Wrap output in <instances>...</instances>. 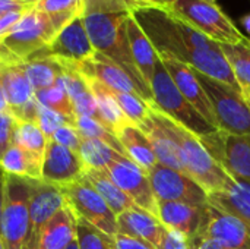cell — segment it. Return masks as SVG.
Segmentation results:
<instances>
[{"mask_svg":"<svg viewBox=\"0 0 250 249\" xmlns=\"http://www.w3.org/2000/svg\"><path fill=\"white\" fill-rule=\"evenodd\" d=\"M155 51L190 66L212 79L240 91L221 45L173 15L168 9H136L130 12Z\"/></svg>","mask_w":250,"mask_h":249,"instance_id":"cell-1","label":"cell"},{"mask_svg":"<svg viewBox=\"0 0 250 249\" xmlns=\"http://www.w3.org/2000/svg\"><path fill=\"white\" fill-rule=\"evenodd\" d=\"M130 12L119 13H83V22L89 40L97 53L104 54L116 65H119L138 85L142 98L152 106V92L148 84L139 73L127 38L126 21Z\"/></svg>","mask_w":250,"mask_h":249,"instance_id":"cell-2","label":"cell"},{"mask_svg":"<svg viewBox=\"0 0 250 249\" xmlns=\"http://www.w3.org/2000/svg\"><path fill=\"white\" fill-rule=\"evenodd\" d=\"M151 113L174 138L180 150L188 176H190L198 185H201L208 192V195L229 192L234 188L236 181L208 153V150L195 134L166 116L154 106H151Z\"/></svg>","mask_w":250,"mask_h":249,"instance_id":"cell-3","label":"cell"},{"mask_svg":"<svg viewBox=\"0 0 250 249\" xmlns=\"http://www.w3.org/2000/svg\"><path fill=\"white\" fill-rule=\"evenodd\" d=\"M168 10L218 44L250 45L249 37L236 26L217 3L204 0H176Z\"/></svg>","mask_w":250,"mask_h":249,"instance_id":"cell-4","label":"cell"},{"mask_svg":"<svg viewBox=\"0 0 250 249\" xmlns=\"http://www.w3.org/2000/svg\"><path fill=\"white\" fill-rule=\"evenodd\" d=\"M149 88L154 100L152 106L179 125H182L183 128H186L188 131H190L192 134H195L198 138H202L217 131L183 97V94L179 91L171 76L168 75L167 69L164 68L161 59H158L155 65Z\"/></svg>","mask_w":250,"mask_h":249,"instance_id":"cell-5","label":"cell"},{"mask_svg":"<svg viewBox=\"0 0 250 249\" xmlns=\"http://www.w3.org/2000/svg\"><path fill=\"white\" fill-rule=\"evenodd\" d=\"M32 179L6 176L0 239L4 249H25L29 232V198Z\"/></svg>","mask_w":250,"mask_h":249,"instance_id":"cell-6","label":"cell"},{"mask_svg":"<svg viewBox=\"0 0 250 249\" xmlns=\"http://www.w3.org/2000/svg\"><path fill=\"white\" fill-rule=\"evenodd\" d=\"M217 119L218 131L233 135H250V106L240 91L195 70Z\"/></svg>","mask_w":250,"mask_h":249,"instance_id":"cell-7","label":"cell"},{"mask_svg":"<svg viewBox=\"0 0 250 249\" xmlns=\"http://www.w3.org/2000/svg\"><path fill=\"white\" fill-rule=\"evenodd\" d=\"M56 34L57 29L51 18L45 12L32 7L0 41L23 62L45 48Z\"/></svg>","mask_w":250,"mask_h":249,"instance_id":"cell-8","label":"cell"},{"mask_svg":"<svg viewBox=\"0 0 250 249\" xmlns=\"http://www.w3.org/2000/svg\"><path fill=\"white\" fill-rule=\"evenodd\" d=\"M62 192L66 198V204L73 211L76 219L88 222L111 238L119 233L117 216L85 178L63 186Z\"/></svg>","mask_w":250,"mask_h":249,"instance_id":"cell-9","label":"cell"},{"mask_svg":"<svg viewBox=\"0 0 250 249\" xmlns=\"http://www.w3.org/2000/svg\"><path fill=\"white\" fill-rule=\"evenodd\" d=\"M199 139L234 181L250 185V135L215 131Z\"/></svg>","mask_w":250,"mask_h":249,"instance_id":"cell-10","label":"cell"},{"mask_svg":"<svg viewBox=\"0 0 250 249\" xmlns=\"http://www.w3.org/2000/svg\"><path fill=\"white\" fill-rule=\"evenodd\" d=\"M148 178L157 201L186 203L193 205H207L209 203L208 192L182 172L157 164L148 172Z\"/></svg>","mask_w":250,"mask_h":249,"instance_id":"cell-11","label":"cell"},{"mask_svg":"<svg viewBox=\"0 0 250 249\" xmlns=\"http://www.w3.org/2000/svg\"><path fill=\"white\" fill-rule=\"evenodd\" d=\"M113 182L142 210L157 216L158 201L152 192L148 173L135 164L129 157L119 156L107 169Z\"/></svg>","mask_w":250,"mask_h":249,"instance_id":"cell-12","label":"cell"},{"mask_svg":"<svg viewBox=\"0 0 250 249\" xmlns=\"http://www.w3.org/2000/svg\"><path fill=\"white\" fill-rule=\"evenodd\" d=\"M95 53L97 51L85 28L83 15H79L67 25H64L45 48L35 53L34 56H48L57 60L79 65L92 59Z\"/></svg>","mask_w":250,"mask_h":249,"instance_id":"cell-13","label":"cell"},{"mask_svg":"<svg viewBox=\"0 0 250 249\" xmlns=\"http://www.w3.org/2000/svg\"><path fill=\"white\" fill-rule=\"evenodd\" d=\"M66 205V198L60 186L32 179L29 198V232L25 249H37L42 227L47 222Z\"/></svg>","mask_w":250,"mask_h":249,"instance_id":"cell-14","label":"cell"},{"mask_svg":"<svg viewBox=\"0 0 250 249\" xmlns=\"http://www.w3.org/2000/svg\"><path fill=\"white\" fill-rule=\"evenodd\" d=\"M86 167L76 151L53 141L48 142L41 167V179L44 182L63 188L82 179Z\"/></svg>","mask_w":250,"mask_h":249,"instance_id":"cell-15","label":"cell"},{"mask_svg":"<svg viewBox=\"0 0 250 249\" xmlns=\"http://www.w3.org/2000/svg\"><path fill=\"white\" fill-rule=\"evenodd\" d=\"M160 59H161L164 68L167 69L168 75L171 76L173 82L176 84L179 91L183 94V97L195 107V110L209 125H212L218 131L217 119H215V113H214L212 104H211V101H209L204 87L201 85L199 79L196 78L195 70L190 66H188V65L182 63V62H177L174 59L161 57V56H160Z\"/></svg>","mask_w":250,"mask_h":249,"instance_id":"cell-16","label":"cell"},{"mask_svg":"<svg viewBox=\"0 0 250 249\" xmlns=\"http://www.w3.org/2000/svg\"><path fill=\"white\" fill-rule=\"evenodd\" d=\"M201 236L217 239L229 249H250V223L209 204Z\"/></svg>","mask_w":250,"mask_h":249,"instance_id":"cell-17","label":"cell"},{"mask_svg":"<svg viewBox=\"0 0 250 249\" xmlns=\"http://www.w3.org/2000/svg\"><path fill=\"white\" fill-rule=\"evenodd\" d=\"M208 205H193L186 203H168L158 201V220L164 227L185 233L189 238H195L202 233L207 217Z\"/></svg>","mask_w":250,"mask_h":249,"instance_id":"cell-18","label":"cell"},{"mask_svg":"<svg viewBox=\"0 0 250 249\" xmlns=\"http://www.w3.org/2000/svg\"><path fill=\"white\" fill-rule=\"evenodd\" d=\"M75 66L85 76L100 81L101 84H104L105 87H108L113 91L130 92V94H138L139 97H142L135 81L119 65H116L113 60H110L108 57H105L101 53H95L92 59H89L83 63L75 65Z\"/></svg>","mask_w":250,"mask_h":249,"instance_id":"cell-19","label":"cell"},{"mask_svg":"<svg viewBox=\"0 0 250 249\" xmlns=\"http://www.w3.org/2000/svg\"><path fill=\"white\" fill-rule=\"evenodd\" d=\"M163 230L164 226L158 217L139 207H133L117 216V232L120 235L141 239L155 249H158Z\"/></svg>","mask_w":250,"mask_h":249,"instance_id":"cell-20","label":"cell"},{"mask_svg":"<svg viewBox=\"0 0 250 249\" xmlns=\"http://www.w3.org/2000/svg\"><path fill=\"white\" fill-rule=\"evenodd\" d=\"M139 128L148 136L151 147L154 150V154L158 160V164H163L166 167H170V169H174L177 172L188 175L185 164H183V160H182V156H180V150H179L174 138L157 120V117L151 113V109H149L148 119Z\"/></svg>","mask_w":250,"mask_h":249,"instance_id":"cell-21","label":"cell"},{"mask_svg":"<svg viewBox=\"0 0 250 249\" xmlns=\"http://www.w3.org/2000/svg\"><path fill=\"white\" fill-rule=\"evenodd\" d=\"M59 62L63 66V73L60 79L70 97L76 116H86L100 122L95 97L92 94V90L85 75L81 73L73 63L63 62V60H59Z\"/></svg>","mask_w":250,"mask_h":249,"instance_id":"cell-22","label":"cell"},{"mask_svg":"<svg viewBox=\"0 0 250 249\" xmlns=\"http://www.w3.org/2000/svg\"><path fill=\"white\" fill-rule=\"evenodd\" d=\"M0 84L9 112L16 119L22 109L35 97V91L22 68V63L0 66Z\"/></svg>","mask_w":250,"mask_h":249,"instance_id":"cell-23","label":"cell"},{"mask_svg":"<svg viewBox=\"0 0 250 249\" xmlns=\"http://www.w3.org/2000/svg\"><path fill=\"white\" fill-rule=\"evenodd\" d=\"M76 241V216L66 204L42 227L37 249H67Z\"/></svg>","mask_w":250,"mask_h":249,"instance_id":"cell-24","label":"cell"},{"mask_svg":"<svg viewBox=\"0 0 250 249\" xmlns=\"http://www.w3.org/2000/svg\"><path fill=\"white\" fill-rule=\"evenodd\" d=\"M126 29H127L129 45H130V51H132L135 65H136L139 73L142 75L144 81L149 87L154 70H155V65L160 59L158 53L155 51L148 35L144 32V29L141 28V25L138 23V21L135 19V16L132 13H129V16H127Z\"/></svg>","mask_w":250,"mask_h":249,"instance_id":"cell-25","label":"cell"},{"mask_svg":"<svg viewBox=\"0 0 250 249\" xmlns=\"http://www.w3.org/2000/svg\"><path fill=\"white\" fill-rule=\"evenodd\" d=\"M117 138L125 150L126 157H129L135 164H138L144 172L148 173L158 164L151 142L139 126L133 123L125 126L117 134Z\"/></svg>","mask_w":250,"mask_h":249,"instance_id":"cell-26","label":"cell"},{"mask_svg":"<svg viewBox=\"0 0 250 249\" xmlns=\"http://www.w3.org/2000/svg\"><path fill=\"white\" fill-rule=\"evenodd\" d=\"M85 78L88 79V84L95 97L100 122L117 136V134L125 126L130 125L132 122L122 112L119 103L116 101V98L113 95V91L108 87H105L104 84H101L100 81H97L94 78H89V76H85Z\"/></svg>","mask_w":250,"mask_h":249,"instance_id":"cell-27","label":"cell"},{"mask_svg":"<svg viewBox=\"0 0 250 249\" xmlns=\"http://www.w3.org/2000/svg\"><path fill=\"white\" fill-rule=\"evenodd\" d=\"M83 178L94 186V189L103 197V200L107 203V205L111 208V211L116 216H120L126 210H130L133 207H138L108 176L105 170H94L86 169Z\"/></svg>","mask_w":250,"mask_h":249,"instance_id":"cell-28","label":"cell"},{"mask_svg":"<svg viewBox=\"0 0 250 249\" xmlns=\"http://www.w3.org/2000/svg\"><path fill=\"white\" fill-rule=\"evenodd\" d=\"M22 68L34 88V91L53 87L63 73L62 63L48 56H32L22 62Z\"/></svg>","mask_w":250,"mask_h":249,"instance_id":"cell-29","label":"cell"},{"mask_svg":"<svg viewBox=\"0 0 250 249\" xmlns=\"http://www.w3.org/2000/svg\"><path fill=\"white\" fill-rule=\"evenodd\" d=\"M0 167L6 175L26 179H41L42 160L13 144L0 160Z\"/></svg>","mask_w":250,"mask_h":249,"instance_id":"cell-30","label":"cell"},{"mask_svg":"<svg viewBox=\"0 0 250 249\" xmlns=\"http://www.w3.org/2000/svg\"><path fill=\"white\" fill-rule=\"evenodd\" d=\"M208 201L215 208L237 216L250 223V185L236 181V185L231 191L209 194Z\"/></svg>","mask_w":250,"mask_h":249,"instance_id":"cell-31","label":"cell"},{"mask_svg":"<svg viewBox=\"0 0 250 249\" xmlns=\"http://www.w3.org/2000/svg\"><path fill=\"white\" fill-rule=\"evenodd\" d=\"M230 68L240 87V92L248 101L250 98V45L220 44Z\"/></svg>","mask_w":250,"mask_h":249,"instance_id":"cell-32","label":"cell"},{"mask_svg":"<svg viewBox=\"0 0 250 249\" xmlns=\"http://www.w3.org/2000/svg\"><path fill=\"white\" fill-rule=\"evenodd\" d=\"M78 154L81 156L86 169L105 170V172H107L108 166L119 156H122L120 153H117L114 148L104 144L103 141L91 139V138H82Z\"/></svg>","mask_w":250,"mask_h":249,"instance_id":"cell-33","label":"cell"},{"mask_svg":"<svg viewBox=\"0 0 250 249\" xmlns=\"http://www.w3.org/2000/svg\"><path fill=\"white\" fill-rule=\"evenodd\" d=\"M48 142H50V139L42 134V131L40 129V126L37 123L16 120L15 131H13V144L15 145H18L22 150L44 160V154H45Z\"/></svg>","mask_w":250,"mask_h":249,"instance_id":"cell-34","label":"cell"},{"mask_svg":"<svg viewBox=\"0 0 250 249\" xmlns=\"http://www.w3.org/2000/svg\"><path fill=\"white\" fill-rule=\"evenodd\" d=\"M83 6L85 0H41L35 7L45 12L51 18L59 32L76 16L83 15Z\"/></svg>","mask_w":250,"mask_h":249,"instance_id":"cell-35","label":"cell"},{"mask_svg":"<svg viewBox=\"0 0 250 249\" xmlns=\"http://www.w3.org/2000/svg\"><path fill=\"white\" fill-rule=\"evenodd\" d=\"M35 98L42 107L57 112V113L66 116L67 119H70L72 122L76 120V113H75L73 104H72L70 97H69L60 78L53 87L35 91Z\"/></svg>","mask_w":250,"mask_h":249,"instance_id":"cell-36","label":"cell"},{"mask_svg":"<svg viewBox=\"0 0 250 249\" xmlns=\"http://www.w3.org/2000/svg\"><path fill=\"white\" fill-rule=\"evenodd\" d=\"M75 128L78 129V132L82 138H91V139L103 141L104 144L110 145L111 148H114L122 156H126L119 138L111 131H108L101 122H98L92 117H86V116H76Z\"/></svg>","mask_w":250,"mask_h":249,"instance_id":"cell-37","label":"cell"},{"mask_svg":"<svg viewBox=\"0 0 250 249\" xmlns=\"http://www.w3.org/2000/svg\"><path fill=\"white\" fill-rule=\"evenodd\" d=\"M76 242L79 249H116L114 238L82 219H76Z\"/></svg>","mask_w":250,"mask_h":249,"instance_id":"cell-38","label":"cell"},{"mask_svg":"<svg viewBox=\"0 0 250 249\" xmlns=\"http://www.w3.org/2000/svg\"><path fill=\"white\" fill-rule=\"evenodd\" d=\"M113 91V90H111ZM113 95L116 101L119 103L122 112L126 114V117L136 126H142V123L148 119L149 116V109L151 106L138 94H130V92H119L113 91Z\"/></svg>","mask_w":250,"mask_h":249,"instance_id":"cell-39","label":"cell"},{"mask_svg":"<svg viewBox=\"0 0 250 249\" xmlns=\"http://www.w3.org/2000/svg\"><path fill=\"white\" fill-rule=\"evenodd\" d=\"M37 125L40 126V129L42 131V134L50 139L51 135L63 125H75V122H72L70 119H67L66 116L53 112L50 109H45L40 104V112H38V120Z\"/></svg>","mask_w":250,"mask_h":249,"instance_id":"cell-40","label":"cell"},{"mask_svg":"<svg viewBox=\"0 0 250 249\" xmlns=\"http://www.w3.org/2000/svg\"><path fill=\"white\" fill-rule=\"evenodd\" d=\"M50 141L62 145V147H66L72 151H79V147H81V141H82V136L79 135L78 129L75 128V125H63L60 126L50 138Z\"/></svg>","mask_w":250,"mask_h":249,"instance_id":"cell-41","label":"cell"},{"mask_svg":"<svg viewBox=\"0 0 250 249\" xmlns=\"http://www.w3.org/2000/svg\"><path fill=\"white\" fill-rule=\"evenodd\" d=\"M15 123L16 119L9 110L0 113V160L3 158L4 153L13 145Z\"/></svg>","mask_w":250,"mask_h":249,"instance_id":"cell-42","label":"cell"},{"mask_svg":"<svg viewBox=\"0 0 250 249\" xmlns=\"http://www.w3.org/2000/svg\"><path fill=\"white\" fill-rule=\"evenodd\" d=\"M158 249H192V242L185 233L164 227Z\"/></svg>","mask_w":250,"mask_h":249,"instance_id":"cell-43","label":"cell"},{"mask_svg":"<svg viewBox=\"0 0 250 249\" xmlns=\"http://www.w3.org/2000/svg\"><path fill=\"white\" fill-rule=\"evenodd\" d=\"M129 12L136 9H170L176 0H125Z\"/></svg>","mask_w":250,"mask_h":249,"instance_id":"cell-44","label":"cell"},{"mask_svg":"<svg viewBox=\"0 0 250 249\" xmlns=\"http://www.w3.org/2000/svg\"><path fill=\"white\" fill-rule=\"evenodd\" d=\"M114 245H116V249H155L152 245L141 239L130 238V236L120 235V233L114 236Z\"/></svg>","mask_w":250,"mask_h":249,"instance_id":"cell-45","label":"cell"},{"mask_svg":"<svg viewBox=\"0 0 250 249\" xmlns=\"http://www.w3.org/2000/svg\"><path fill=\"white\" fill-rule=\"evenodd\" d=\"M190 242H192V249H229L220 241L207 238V236H201V235L190 238Z\"/></svg>","mask_w":250,"mask_h":249,"instance_id":"cell-46","label":"cell"},{"mask_svg":"<svg viewBox=\"0 0 250 249\" xmlns=\"http://www.w3.org/2000/svg\"><path fill=\"white\" fill-rule=\"evenodd\" d=\"M16 63H22V60L15 56L1 41H0V66H6V65H16Z\"/></svg>","mask_w":250,"mask_h":249,"instance_id":"cell-47","label":"cell"},{"mask_svg":"<svg viewBox=\"0 0 250 249\" xmlns=\"http://www.w3.org/2000/svg\"><path fill=\"white\" fill-rule=\"evenodd\" d=\"M23 7H28V6L21 4L18 0H0V15H4L12 10L23 9Z\"/></svg>","mask_w":250,"mask_h":249,"instance_id":"cell-48","label":"cell"},{"mask_svg":"<svg viewBox=\"0 0 250 249\" xmlns=\"http://www.w3.org/2000/svg\"><path fill=\"white\" fill-rule=\"evenodd\" d=\"M6 173L0 167V222H1V213H3V205H4V192H6Z\"/></svg>","mask_w":250,"mask_h":249,"instance_id":"cell-49","label":"cell"},{"mask_svg":"<svg viewBox=\"0 0 250 249\" xmlns=\"http://www.w3.org/2000/svg\"><path fill=\"white\" fill-rule=\"evenodd\" d=\"M9 107H7V103H6V98H4V94H3V88H1V84H0V113L3 112H7Z\"/></svg>","mask_w":250,"mask_h":249,"instance_id":"cell-50","label":"cell"},{"mask_svg":"<svg viewBox=\"0 0 250 249\" xmlns=\"http://www.w3.org/2000/svg\"><path fill=\"white\" fill-rule=\"evenodd\" d=\"M240 23H242V26L248 31L250 34V13H248V15H245L242 19H240Z\"/></svg>","mask_w":250,"mask_h":249,"instance_id":"cell-51","label":"cell"},{"mask_svg":"<svg viewBox=\"0 0 250 249\" xmlns=\"http://www.w3.org/2000/svg\"><path fill=\"white\" fill-rule=\"evenodd\" d=\"M21 4H23V6H28V7H35L41 0H18Z\"/></svg>","mask_w":250,"mask_h":249,"instance_id":"cell-52","label":"cell"},{"mask_svg":"<svg viewBox=\"0 0 250 249\" xmlns=\"http://www.w3.org/2000/svg\"><path fill=\"white\" fill-rule=\"evenodd\" d=\"M67 249H79L78 248V242L75 241V242H73V244H72V245H70V247H69Z\"/></svg>","mask_w":250,"mask_h":249,"instance_id":"cell-53","label":"cell"},{"mask_svg":"<svg viewBox=\"0 0 250 249\" xmlns=\"http://www.w3.org/2000/svg\"><path fill=\"white\" fill-rule=\"evenodd\" d=\"M204 1H208V3H217V0H204Z\"/></svg>","mask_w":250,"mask_h":249,"instance_id":"cell-54","label":"cell"},{"mask_svg":"<svg viewBox=\"0 0 250 249\" xmlns=\"http://www.w3.org/2000/svg\"><path fill=\"white\" fill-rule=\"evenodd\" d=\"M248 104H249V106H250V98H249V100H248Z\"/></svg>","mask_w":250,"mask_h":249,"instance_id":"cell-55","label":"cell"}]
</instances>
